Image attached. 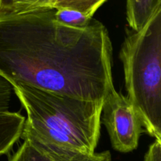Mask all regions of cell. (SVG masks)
Here are the masks:
<instances>
[{"label": "cell", "instance_id": "8992f818", "mask_svg": "<svg viewBox=\"0 0 161 161\" xmlns=\"http://www.w3.org/2000/svg\"><path fill=\"white\" fill-rule=\"evenodd\" d=\"M28 136V135H24ZM21 136V137H24ZM33 138L39 146L45 151L50 157V161H112V156L109 151L94 153H84L78 151L71 150L59 147L54 145L44 143Z\"/></svg>", "mask_w": 161, "mask_h": 161}, {"label": "cell", "instance_id": "5b68a950", "mask_svg": "<svg viewBox=\"0 0 161 161\" xmlns=\"http://www.w3.org/2000/svg\"><path fill=\"white\" fill-rule=\"evenodd\" d=\"M25 119L18 113L0 112V156L8 153L21 138Z\"/></svg>", "mask_w": 161, "mask_h": 161}, {"label": "cell", "instance_id": "7c38bea8", "mask_svg": "<svg viewBox=\"0 0 161 161\" xmlns=\"http://www.w3.org/2000/svg\"><path fill=\"white\" fill-rule=\"evenodd\" d=\"M14 86L0 75V112L8 111Z\"/></svg>", "mask_w": 161, "mask_h": 161}, {"label": "cell", "instance_id": "52a82bcc", "mask_svg": "<svg viewBox=\"0 0 161 161\" xmlns=\"http://www.w3.org/2000/svg\"><path fill=\"white\" fill-rule=\"evenodd\" d=\"M161 8V0H127V20L131 30L138 31Z\"/></svg>", "mask_w": 161, "mask_h": 161}, {"label": "cell", "instance_id": "4fadbf2b", "mask_svg": "<svg viewBox=\"0 0 161 161\" xmlns=\"http://www.w3.org/2000/svg\"><path fill=\"white\" fill-rule=\"evenodd\" d=\"M143 161H161V141L155 139L149 146Z\"/></svg>", "mask_w": 161, "mask_h": 161}, {"label": "cell", "instance_id": "277c9868", "mask_svg": "<svg viewBox=\"0 0 161 161\" xmlns=\"http://www.w3.org/2000/svg\"><path fill=\"white\" fill-rule=\"evenodd\" d=\"M102 113L113 149L119 153L136 149L143 131L142 121L127 97L114 86L104 98Z\"/></svg>", "mask_w": 161, "mask_h": 161}, {"label": "cell", "instance_id": "7a4b0ae2", "mask_svg": "<svg viewBox=\"0 0 161 161\" xmlns=\"http://www.w3.org/2000/svg\"><path fill=\"white\" fill-rule=\"evenodd\" d=\"M14 92L27 113L22 136L94 153L100 138L104 100H82L22 84L14 86Z\"/></svg>", "mask_w": 161, "mask_h": 161}, {"label": "cell", "instance_id": "5bb4252c", "mask_svg": "<svg viewBox=\"0 0 161 161\" xmlns=\"http://www.w3.org/2000/svg\"><path fill=\"white\" fill-rule=\"evenodd\" d=\"M13 0H0V15L10 14Z\"/></svg>", "mask_w": 161, "mask_h": 161}, {"label": "cell", "instance_id": "6da1fadb", "mask_svg": "<svg viewBox=\"0 0 161 161\" xmlns=\"http://www.w3.org/2000/svg\"><path fill=\"white\" fill-rule=\"evenodd\" d=\"M55 9L0 15V75L22 84L86 101H102L113 87V47L106 27L57 22Z\"/></svg>", "mask_w": 161, "mask_h": 161}, {"label": "cell", "instance_id": "8fae6325", "mask_svg": "<svg viewBox=\"0 0 161 161\" xmlns=\"http://www.w3.org/2000/svg\"><path fill=\"white\" fill-rule=\"evenodd\" d=\"M53 1L54 0H13L10 14H20L33 9L49 8Z\"/></svg>", "mask_w": 161, "mask_h": 161}, {"label": "cell", "instance_id": "3957f363", "mask_svg": "<svg viewBox=\"0 0 161 161\" xmlns=\"http://www.w3.org/2000/svg\"><path fill=\"white\" fill-rule=\"evenodd\" d=\"M127 33L119 53L126 97L146 131L161 141V8L140 31Z\"/></svg>", "mask_w": 161, "mask_h": 161}, {"label": "cell", "instance_id": "9c48e42d", "mask_svg": "<svg viewBox=\"0 0 161 161\" xmlns=\"http://www.w3.org/2000/svg\"><path fill=\"white\" fill-rule=\"evenodd\" d=\"M107 0H54L49 8L70 9L93 17L94 13Z\"/></svg>", "mask_w": 161, "mask_h": 161}, {"label": "cell", "instance_id": "30bf717a", "mask_svg": "<svg viewBox=\"0 0 161 161\" xmlns=\"http://www.w3.org/2000/svg\"><path fill=\"white\" fill-rule=\"evenodd\" d=\"M54 19L61 25L78 29L86 28L94 20L93 17L70 9H55Z\"/></svg>", "mask_w": 161, "mask_h": 161}, {"label": "cell", "instance_id": "ba28073f", "mask_svg": "<svg viewBox=\"0 0 161 161\" xmlns=\"http://www.w3.org/2000/svg\"><path fill=\"white\" fill-rule=\"evenodd\" d=\"M24 142L9 161H50L47 153L33 138L21 137Z\"/></svg>", "mask_w": 161, "mask_h": 161}]
</instances>
